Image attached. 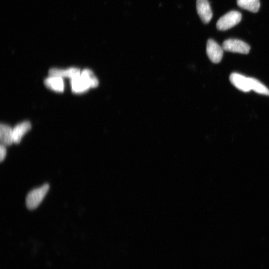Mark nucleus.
Wrapping results in <instances>:
<instances>
[{
	"mask_svg": "<svg viewBox=\"0 0 269 269\" xmlns=\"http://www.w3.org/2000/svg\"><path fill=\"white\" fill-rule=\"evenodd\" d=\"M49 189L48 184H45L40 188L31 191L26 197L27 208L32 210L37 208L41 204Z\"/></svg>",
	"mask_w": 269,
	"mask_h": 269,
	"instance_id": "f257e3e1",
	"label": "nucleus"
},
{
	"mask_svg": "<svg viewBox=\"0 0 269 269\" xmlns=\"http://www.w3.org/2000/svg\"><path fill=\"white\" fill-rule=\"evenodd\" d=\"M242 19V15L237 11H231L222 16L218 21L217 27L220 31H226L237 25Z\"/></svg>",
	"mask_w": 269,
	"mask_h": 269,
	"instance_id": "f03ea898",
	"label": "nucleus"
},
{
	"mask_svg": "<svg viewBox=\"0 0 269 269\" xmlns=\"http://www.w3.org/2000/svg\"><path fill=\"white\" fill-rule=\"evenodd\" d=\"M223 50L227 51L248 54L250 47L246 43L237 39H229L225 41L222 45Z\"/></svg>",
	"mask_w": 269,
	"mask_h": 269,
	"instance_id": "7ed1b4c3",
	"label": "nucleus"
},
{
	"mask_svg": "<svg viewBox=\"0 0 269 269\" xmlns=\"http://www.w3.org/2000/svg\"><path fill=\"white\" fill-rule=\"evenodd\" d=\"M206 53L213 63H219L222 59L223 49L216 42L210 39L207 43Z\"/></svg>",
	"mask_w": 269,
	"mask_h": 269,
	"instance_id": "20e7f679",
	"label": "nucleus"
},
{
	"mask_svg": "<svg viewBox=\"0 0 269 269\" xmlns=\"http://www.w3.org/2000/svg\"><path fill=\"white\" fill-rule=\"evenodd\" d=\"M196 10L203 22L209 23L212 17V12L208 0H197Z\"/></svg>",
	"mask_w": 269,
	"mask_h": 269,
	"instance_id": "39448f33",
	"label": "nucleus"
},
{
	"mask_svg": "<svg viewBox=\"0 0 269 269\" xmlns=\"http://www.w3.org/2000/svg\"><path fill=\"white\" fill-rule=\"evenodd\" d=\"M70 84L72 91L76 94L85 93L90 88H92L91 83L81 74L73 79H70Z\"/></svg>",
	"mask_w": 269,
	"mask_h": 269,
	"instance_id": "423d86ee",
	"label": "nucleus"
},
{
	"mask_svg": "<svg viewBox=\"0 0 269 269\" xmlns=\"http://www.w3.org/2000/svg\"><path fill=\"white\" fill-rule=\"evenodd\" d=\"M80 70L76 67H71L66 69L52 68L49 69L48 74L50 76L58 77L62 78L73 79L81 74Z\"/></svg>",
	"mask_w": 269,
	"mask_h": 269,
	"instance_id": "0eeeda50",
	"label": "nucleus"
},
{
	"mask_svg": "<svg viewBox=\"0 0 269 269\" xmlns=\"http://www.w3.org/2000/svg\"><path fill=\"white\" fill-rule=\"evenodd\" d=\"M229 79L231 83L240 91L244 93L251 91L248 78L238 73H232Z\"/></svg>",
	"mask_w": 269,
	"mask_h": 269,
	"instance_id": "6e6552de",
	"label": "nucleus"
},
{
	"mask_svg": "<svg viewBox=\"0 0 269 269\" xmlns=\"http://www.w3.org/2000/svg\"><path fill=\"white\" fill-rule=\"evenodd\" d=\"M32 128V125L30 122L25 121L16 126L13 129L14 143L20 142L23 137Z\"/></svg>",
	"mask_w": 269,
	"mask_h": 269,
	"instance_id": "1a4fd4ad",
	"label": "nucleus"
},
{
	"mask_svg": "<svg viewBox=\"0 0 269 269\" xmlns=\"http://www.w3.org/2000/svg\"><path fill=\"white\" fill-rule=\"evenodd\" d=\"M13 129L9 126L1 124L0 126V141L1 145L10 146L14 143Z\"/></svg>",
	"mask_w": 269,
	"mask_h": 269,
	"instance_id": "9d476101",
	"label": "nucleus"
},
{
	"mask_svg": "<svg viewBox=\"0 0 269 269\" xmlns=\"http://www.w3.org/2000/svg\"><path fill=\"white\" fill-rule=\"evenodd\" d=\"M44 82L47 87L53 91L59 93L64 91V83L62 78L50 76L45 80Z\"/></svg>",
	"mask_w": 269,
	"mask_h": 269,
	"instance_id": "9b49d317",
	"label": "nucleus"
},
{
	"mask_svg": "<svg viewBox=\"0 0 269 269\" xmlns=\"http://www.w3.org/2000/svg\"><path fill=\"white\" fill-rule=\"evenodd\" d=\"M248 79L251 91H253L260 95L269 96V89L260 81L253 78H248Z\"/></svg>",
	"mask_w": 269,
	"mask_h": 269,
	"instance_id": "f8f14e48",
	"label": "nucleus"
},
{
	"mask_svg": "<svg viewBox=\"0 0 269 269\" xmlns=\"http://www.w3.org/2000/svg\"><path fill=\"white\" fill-rule=\"evenodd\" d=\"M240 8L253 13H257L260 7L259 0H237Z\"/></svg>",
	"mask_w": 269,
	"mask_h": 269,
	"instance_id": "ddd939ff",
	"label": "nucleus"
},
{
	"mask_svg": "<svg viewBox=\"0 0 269 269\" xmlns=\"http://www.w3.org/2000/svg\"><path fill=\"white\" fill-rule=\"evenodd\" d=\"M81 74L85 77L89 82L91 83L92 88L96 87L98 86V80L92 70L89 69H85L81 72Z\"/></svg>",
	"mask_w": 269,
	"mask_h": 269,
	"instance_id": "4468645a",
	"label": "nucleus"
},
{
	"mask_svg": "<svg viewBox=\"0 0 269 269\" xmlns=\"http://www.w3.org/2000/svg\"><path fill=\"white\" fill-rule=\"evenodd\" d=\"M7 154V149L6 148V146L3 145H1L0 146V160H1V162L5 159Z\"/></svg>",
	"mask_w": 269,
	"mask_h": 269,
	"instance_id": "2eb2a0df",
	"label": "nucleus"
}]
</instances>
